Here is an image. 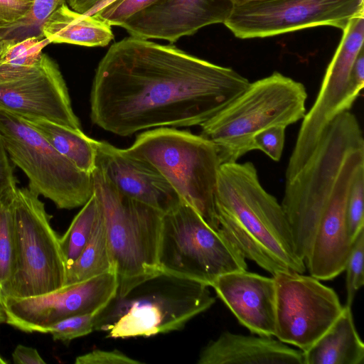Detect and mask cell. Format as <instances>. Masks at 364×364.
I'll list each match as a JSON object with an SVG mask.
<instances>
[{"label":"cell","instance_id":"ba28073f","mask_svg":"<svg viewBox=\"0 0 364 364\" xmlns=\"http://www.w3.org/2000/svg\"><path fill=\"white\" fill-rule=\"evenodd\" d=\"M13 211L16 268L2 299L36 296L62 289L68 265L60 236L50 223L52 215L47 213L39 196L28 188H16Z\"/></svg>","mask_w":364,"mask_h":364},{"label":"cell","instance_id":"277c9868","mask_svg":"<svg viewBox=\"0 0 364 364\" xmlns=\"http://www.w3.org/2000/svg\"><path fill=\"white\" fill-rule=\"evenodd\" d=\"M215 298L209 287L161 274L114 297L96 318L95 331L110 338L150 337L182 329L210 309Z\"/></svg>","mask_w":364,"mask_h":364},{"label":"cell","instance_id":"7c38bea8","mask_svg":"<svg viewBox=\"0 0 364 364\" xmlns=\"http://www.w3.org/2000/svg\"><path fill=\"white\" fill-rule=\"evenodd\" d=\"M0 110L24 119H42L81 129L60 68L43 53L31 65H14L0 61Z\"/></svg>","mask_w":364,"mask_h":364},{"label":"cell","instance_id":"2e32d148","mask_svg":"<svg viewBox=\"0 0 364 364\" xmlns=\"http://www.w3.org/2000/svg\"><path fill=\"white\" fill-rule=\"evenodd\" d=\"M96 166L121 193L163 214L181 198L166 180L151 165L104 141L97 142Z\"/></svg>","mask_w":364,"mask_h":364},{"label":"cell","instance_id":"d4e9b609","mask_svg":"<svg viewBox=\"0 0 364 364\" xmlns=\"http://www.w3.org/2000/svg\"><path fill=\"white\" fill-rule=\"evenodd\" d=\"M49 43L41 33L21 40L6 38L0 41V61L14 65H31Z\"/></svg>","mask_w":364,"mask_h":364},{"label":"cell","instance_id":"30bf717a","mask_svg":"<svg viewBox=\"0 0 364 364\" xmlns=\"http://www.w3.org/2000/svg\"><path fill=\"white\" fill-rule=\"evenodd\" d=\"M275 282V333L279 341L309 349L343 311L336 292L311 276L279 272Z\"/></svg>","mask_w":364,"mask_h":364},{"label":"cell","instance_id":"836d02e7","mask_svg":"<svg viewBox=\"0 0 364 364\" xmlns=\"http://www.w3.org/2000/svg\"><path fill=\"white\" fill-rule=\"evenodd\" d=\"M65 3V0H34L31 26H41L53 11Z\"/></svg>","mask_w":364,"mask_h":364},{"label":"cell","instance_id":"8fae6325","mask_svg":"<svg viewBox=\"0 0 364 364\" xmlns=\"http://www.w3.org/2000/svg\"><path fill=\"white\" fill-rule=\"evenodd\" d=\"M364 13V0H265L234 5L224 24L241 39L266 38L319 26L344 30Z\"/></svg>","mask_w":364,"mask_h":364},{"label":"cell","instance_id":"484cf974","mask_svg":"<svg viewBox=\"0 0 364 364\" xmlns=\"http://www.w3.org/2000/svg\"><path fill=\"white\" fill-rule=\"evenodd\" d=\"M34 0H0V41L21 28L30 27Z\"/></svg>","mask_w":364,"mask_h":364},{"label":"cell","instance_id":"74e56055","mask_svg":"<svg viewBox=\"0 0 364 364\" xmlns=\"http://www.w3.org/2000/svg\"><path fill=\"white\" fill-rule=\"evenodd\" d=\"M8 362L4 360L0 355V364H7Z\"/></svg>","mask_w":364,"mask_h":364},{"label":"cell","instance_id":"9c48e42d","mask_svg":"<svg viewBox=\"0 0 364 364\" xmlns=\"http://www.w3.org/2000/svg\"><path fill=\"white\" fill-rule=\"evenodd\" d=\"M0 136L12 164L28 178V188L58 208L82 206L93 194L92 174L78 169L20 117L0 110Z\"/></svg>","mask_w":364,"mask_h":364},{"label":"cell","instance_id":"6da1fadb","mask_svg":"<svg viewBox=\"0 0 364 364\" xmlns=\"http://www.w3.org/2000/svg\"><path fill=\"white\" fill-rule=\"evenodd\" d=\"M250 83L230 68L130 36L112 44L97 67L90 117L102 129L122 136L200 126Z\"/></svg>","mask_w":364,"mask_h":364},{"label":"cell","instance_id":"3957f363","mask_svg":"<svg viewBox=\"0 0 364 364\" xmlns=\"http://www.w3.org/2000/svg\"><path fill=\"white\" fill-rule=\"evenodd\" d=\"M308 95L300 82L274 72L248 87L200 125L218 147L222 164L236 162L254 149V137L275 126L287 127L306 112Z\"/></svg>","mask_w":364,"mask_h":364},{"label":"cell","instance_id":"44dd1931","mask_svg":"<svg viewBox=\"0 0 364 364\" xmlns=\"http://www.w3.org/2000/svg\"><path fill=\"white\" fill-rule=\"evenodd\" d=\"M22 119L78 169L93 173L96 168L97 140L88 137L82 129H73L42 119Z\"/></svg>","mask_w":364,"mask_h":364},{"label":"cell","instance_id":"d590c367","mask_svg":"<svg viewBox=\"0 0 364 364\" xmlns=\"http://www.w3.org/2000/svg\"><path fill=\"white\" fill-rule=\"evenodd\" d=\"M109 0H65L68 6L73 11L91 15Z\"/></svg>","mask_w":364,"mask_h":364},{"label":"cell","instance_id":"8d00e7d4","mask_svg":"<svg viewBox=\"0 0 364 364\" xmlns=\"http://www.w3.org/2000/svg\"><path fill=\"white\" fill-rule=\"evenodd\" d=\"M231 1L234 5H241V4L249 3V2L265 1V0H231Z\"/></svg>","mask_w":364,"mask_h":364},{"label":"cell","instance_id":"f546056e","mask_svg":"<svg viewBox=\"0 0 364 364\" xmlns=\"http://www.w3.org/2000/svg\"><path fill=\"white\" fill-rule=\"evenodd\" d=\"M364 171L356 177L350 189L347 203L346 220L348 233L353 242L364 229L363 215Z\"/></svg>","mask_w":364,"mask_h":364},{"label":"cell","instance_id":"e0dca14e","mask_svg":"<svg viewBox=\"0 0 364 364\" xmlns=\"http://www.w3.org/2000/svg\"><path fill=\"white\" fill-rule=\"evenodd\" d=\"M237 320L256 335L274 336L275 282L247 270L223 274L211 284Z\"/></svg>","mask_w":364,"mask_h":364},{"label":"cell","instance_id":"e575fe53","mask_svg":"<svg viewBox=\"0 0 364 364\" xmlns=\"http://www.w3.org/2000/svg\"><path fill=\"white\" fill-rule=\"evenodd\" d=\"M13 361L16 364H45L46 361L38 350L32 347L18 345L13 353Z\"/></svg>","mask_w":364,"mask_h":364},{"label":"cell","instance_id":"603a6c76","mask_svg":"<svg viewBox=\"0 0 364 364\" xmlns=\"http://www.w3.org/2000/svg\"><path fill=\"white\" fill-rule=\"evenodd\" d=\"M17 187L0 196V323L1 301L11 283L16 268V231L13 198Z\"/></svg>","mask_w":364,"mask_h":364},{"label":"cell","instance_id":"d6a6232c","mask_svg":"<svg viewBox=\"0 0 364 364\" xmlns=\"http://www.w3.org/2000/svg\"><path fill=\"white\" fill-rule=\"evenodd\" d=\"M16 186L11 161L0 136V196Z\"/></svg>","mask_w":364,"mask_h":364},{"label":"cell","instance_id":"7402d4cb","mask_svg":"<svg viewBox=\"0 0 364 364\" xmlns=\"http://www.w3.org/2000/svg\"><path fill=\"white\" fill-rule=\"evenodd\" d=\"M114 268L100 208L87 243L75 261L67 268L66 282L63 288L82 282Z\"/></svg>","mask_w":364,"mask_h":364},{"label":"cell","instance_id":"83f0119b","mask_svg":"<svg viewBox=\"0 0 364 364\" xmlns=\"http://www.w3.org/2000/svg\"><path fill=\"white\" fill-rule=\"evenodd\" d=\"M99 313L74 315L53 324L48 329L54 341L70 342L95 331L97 316Z\"/></svg>","mask_w":364,"mask_h":364},{"label":"cell","instance_id":"ac0fdd59","mask_svg":"<svg viewBox=\"0 0 364 364\" xmlns=\"http://www.w3.org/2000/svg\"><path fill=\"white\" fill-rule=\"evenodd\" d=\"M197 363L304 364V355L272 336L224 331L201 350Z\"/></svg>","mask_w":364,"mask_h":364},{"label":"cell","instance_id":"f1b7e54d","mask_svg":"<svg viewBox=\"0 0 364 364\" xmlns=\"http://www.w3.org/2000/svg\"><path fill=\"white\" fill-rule=\"evenodd\" d=\"M157 0H109L91 14L109 25L122 26L134 14Z\"/></svg>","mask_w":364,"mask_h":364},{"label":"cell","instance_id":"4316f807","mask_svg":"<svg viewBox=\"0 0 364 364\" xmlns=\"http://www.w3.org/2000/svg\"><path fill=\"white\" fill-rule=\"evenodd\" d=\"M363 257L364 229L353 242L344 269L346 271V306H352L356 293L364 284Z\"/></svg>","mask_w":364,"mask_h":364},{"label":"cell","instance_id":"8992f818","mask_svg":"<svg viewBox=\"0 0 364 364\" xmlns=\"http://www.w3.org/2000/svg\"><path fill=\"white\" fill-rule=\"evenodd\" d=\"M92 176L118 276L115 297H124L162 274L159 252L164 214L119 192L98 167Z\"/></svg>","mask_w":364,"mask_h":364},{"label":"cell","instance_id":"1f68e13d","mask_svg":"<svg viewBox=\"0 0 364 364\" xmlns=\"http://www.w3.org/2000/svg\"><path fill=\"white\" fill-rule=\"evenodd\" d=\"M75 364H141L140 360L134 359L122 351L114 349L112 350H94L85 354L77 356Z\"/></svg>","mask_w":364,"mask_h":364},{"label":"cell","instance_id":"ffe728a7","mask_svg":"<svg viewBox=\"0 0 364 364\" xmlns=\"http://www.w3.org/2000/svg\"><path fill=\"white\" fill-rule=\"evenodd\" d=\"M303 355L304 364H363L364 343L351 306L344 305L333 324Z\"/></svg>","mask_w":364,"mask_h":364},{"label":"cell","instance_id":"cb8c5ba5","mask_svg":"<svg viewBox=\"0 0 364 364\" xmlns=\"http://www.w3.org/2000/svg\"><path fill=\"white\" fill-rule=\"evenodd\" d=\"M100 212V203L93 192L74 217L67 230L60 236L61 247L68 267L75 261L87 243Z\"/></svg>","mask_w":364,"mask_h":364},{"label":"cell","instance_id":"9a60e30c","mask_svg":"<svg viewBox=\"0 0 364 364\" xmlns=\"http://www.w3.org/2000/svg\"><path fill=\"white\" fill-rule=\"evenodd\" d=\"M363 171L364 164L346 174L318 221L305 265L309 275L320 281L333 279L344 271L353 244L348 233L347 203L357 176Z\"/></svg>","mask_w":364,"mask_h":364},{"label":"cell","instance_id":"5bb4252c","mask_svg":"<svg viewBox=\"0 0 364 364\" xmlns=\"http://www.w3.org/2000/svg\"><path fill=\"white\" fill-rule=\"evenodd\" d=\"M233 6L231 0H157L121 27L133 37L173 43L207 26L224 23Z\"/></svg>","mask_w":364,"mask_h":364},{"label":"cell","instance_id":"52a82bcc","mask_svg":"<svg viewBox=\"0 0 364 364\" xmlns=\"http://www.w3.org/2000/svg\"><path fill=\"white\" fill-rule=\"evenodd\" d=\"M159 262L162 274L209 287L220 276L247 267L221 229L212 228L182 200L163 215Z\"/></svg>","mask_w":364,"mask_h":364},{"label":"cell","instance_id":"4dcf8cb0","mask_svg":"<svg viewBox=\"0 0 364 364\" xmlns=\"http://www.w3.org/2000/svg\"><path fill=\"white\" fill-rule=\"evenodd\" d=\"M286 127L275 126L266 129L254 137V149L260 150L271 159H281L284 143Z\"/></svg>","mask_w":364,"mask_h":364},{"label":"cell","instance_id":"5b68a950","mask_svg":"<svg viewBox=\"0 0 364 364\" xmlns=\"http://www.w3.org/2000/svg\"><path fill=\"white\" fill-rule=\"evenodd\" d=\"M126 151L151 165L181 200L218 229L215 195L222 164L217 146L208 139L168 127L139 134Z\"/></svg>","mask_w":364,"mask_h":364},{"label":"cell","instance_id":"7a4b0ae2","mask_svg":"<svg viewBox=\"0 0 364 364\" xmlns=\"http://www.w3.org/2000/svg\"><path fill=\"white\" fill-rule=\"evenodd\" d=\"M215 204L219 228L246 259L272 275L305 272L282 205L263 188L252 162L220 165Z\"/></svg>","mask_w":364,"mask_h":364},{"label":"cell","instance_id":"4fadbf2b","mask_svg":"<svg viewBox=\"0 0 364 364\" xmlns=\"http://www.w3.org/2000/svg\"><path fill=\"white\" fill-rule=\"evenodd\" d=\"M116 269L58 291L26 298L4 297L1 321L26 333H48L57 321L78 314L100 313L116 296Z\"/></svg>","mask_w":364,"mask_h":364},{"label":"cell","instance_id":"d6986e66","mask_svg":"<svg viewBox=\"0 0 364 364\" xmlns=\"http://www.w3.org/2000/svg\"><path fill=\"white\" fill-rule=\"evenodd\" d=\"M50 43L104 47L114 38L111 26L93 15L72 10L66 3L53 11L40 26Z\"/></svg>","mask_w":364,"mask_h":364}]
</instances>
